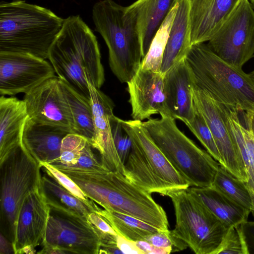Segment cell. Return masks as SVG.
<instances>
[{
  "label": "cell",
  "mask_w": 254,
  "mask_h": 254,
  "mask_svg": "<svg viewBox=\"0 0 254 254\" xmlns=\"http://www.w3.org/2000/svg\"><path fill=\"white\" fill-rule=\"evenodd\" d=\"M244 224L229 227L215 254H249L248 245L244 230Z\"/></svg>",
  "instance_id": "cell-33"
},
{
  "label": "cell",
  "mask_w": 254,
  "mask_h": 254,
  "mask_svg": "<svg viewBox=\"0 0 254 254\" xmlns=\"http://www.w3.org/2000/svg\"><path fill=\"white\" fill-rule=\"evenodd\" d=\"M192 96L195 107L203 116L213 136L221 157V166L246 184L248 177L245 167L228 129L219 103L203 91L193 86Z\"/></svg>",
  "instance_id": "cell-13"
},
{
  "label": "cell",
  "mask_w": 254,
  "mask_h": 254,
  "mask_svg": "<svg viewBox=\"0 0 254 254\" xmlns=\"http://www.w3.org/2000/svg\"><path fill=\"white\" fill-rule=\"evenodd\" d=\"M192 76L186 58L165 74L166 104L171 116L186 124L193 119Z\"/></svg>",
  "instance_id": "cell-19"
},
{
  "label": "cell",
  "mask_w": 254,
  "mask_h": 254,
  "mask_svg": "<svg viewBox=\"0 0 254 254\" xmlns=\"http://www.w3.org/2000/svg\"><path fill=\"white\" fill-rule=\"evenodd\" d=\"M92 148L91 144L88 141L83 149L77 162L72 166L64 167L75 170L85 171H109L104 166L101 161L98 160L93 153Z\"/></svg>",
  "instance_id": "cell-38"
},
{
  "label": "cell",
  "mask_w": 254,
  "mask_h": 254,
  "mask_svg": "<svg viewBox=\"0 0 254 254\" xmlns=\"http://www.w3.org/2000/svg\"><path fill=\"white\" fill-rule=\"evenodd\" d=\"M114 142L119 156L125 164L132 147V140L124 128L121 119L114 115L111 121Z\"/></svg>",
  "instance_id": "cell-35"
},
{
  "label": "cell",
  "mask_w": 254,
  "mask_h": 254,
  "mask_svg": "<svg viewBox=\"0 0 254 254\" xmlns=\"http://www.w3.org/2000/svg\"><path fill=\"white\" fill-rule=\"evenodd\" d=\"M96 212L108 222L118 235L131 241L144 240L147 236L161 231L127 214L101 208Z\"/></svg>",
  "instance_id": "cell-29"
},
{
  "label": "cell",
  "mask_w": 254,
  "mask_h": 254,
  "mask_svg": "<svg viewBox=\"0 0 254 254\" xmlns=\"http://www.w3.org/2000/svg\"><path fill=\"white\" fill-rule=\"evenodd\" d=\"M48 59L57 76L88 100L87 81L98 89L104 83V69L97 38L79 15L64 19Z\"/></svg>",
  "instance_id": "cell-1"
},
{
  "label": "cell",
  "mask_w": 254,
  "mask_h": 254,
  "mask_svg": "<svg viewBox=\"0 0 254 254\" xmlns=\"http://www.w3.org/2000/svg\"><path fill=\"white\" fill-rule=\"evenodd\" d=\"M135 243L144 254H169L171 253L167 249L156 247L145 240H139Z\"/></svg>",
  "instance_id": "cell-41"
},
{
  "label": "cell",
  "mask_w": 254,
  "mask_h": 254,
  "mask_svg": "<svg viewBox=\"0 0 254 254\" xmlns=\"http://www.w3.org/2000/svg\"><path fill=\"white\" fill-rule=\"evenodd\" d=\"M64 19L51 10L22 0L0 4V53L48 59Z\"/></svg>",
  "instance_id": "cell-3"
},
{
  "label": "cell",
  "mask_w": 254,
  "mask_h": 254,
  "mask_svg": "<svg viewBox=\"0 0 254 254\" xmlns=\"http://www.w3.org/2000/svg\"><path fill=\"white\" fill-rule=\"evenodd\" d=\"M51 63L30 55L0 53V95L29 92L56 76Z\"/></svg>",
  "instance_id": "cell-11"
},
{
  "label": "cell",
  "mask_w": 254,
  "mask_h": 254,
  "mask_svg": "<svg viewBox=\"0 0 254 254\" xmlns=\"http://www.w3.org/2000/svg\"><path fill=\"white\" fill-rule=\"evenodd\" d=\"M190 11V0H179L163 55V74L185 59L191 48Z\"/></svg>",
  "instance_id": "cell-23"
},
{
  "label": "cell",
  "mask_w": 254,
  "mask_h": 254,
  "mask_svg": "<svg viewBox=\"0 0 254 254\" xmlns=\"http://www.w3.org/2000/svg\"><path fill=\"white\" fill-rule=\"evenodd\" d=\"M69 132L58 126L27 118L21 135V145L40 164L56 166L60 163L64 138Z\"/></svg>",
  "instance_id": "cell-18"
},
{
  "label": "cell",
  "mask_w": 254,
  "mask_h": 254,
  "mask_svg": "<svg viewBox=\"0 0 254 254\" xmlns=\"http://www.w3.org/2000/svg\"><path fill=\"white\" fill-rule=\"evenodd\" d=\"M87 219L95 229L99 238L106 234L118 235L110 224L96 212L90 213Z\"/></svg>",
  "instance_id": "cell-39"
},
{
  "label": "cell",
  "mask_w": 254,
  "mask_h": 254,
  "mask_svg": "<svg viewBox=\"0 0 254 254\" xmlns=\"http://www.w3.org/2000/svg\"><path fill=\"white\" fill-rule=\"evenodd\" d=\"M121 122L131 140L139 148L156 175L171 191L190 187L166 159L143 127L142 121L121 119Z\"/></svg>",
  "instance_id": "cell-17"
},
{
  "label": "cell",
  "mask_w": 254,
  "mask_h": 254,
  "mask_svg": "<svg viewBox=\"0 0 254 254\" xmlns=\"http://www.w3.org/2000/svg\"><path fill=\"white\" fill-rule=\"evenodd\" d=\"M35 247L32 245L27 246L24 247L22 249H21L18 253L17 254H33L37 253L36 250L35 249Z\"/></svg>",
  "instance_id": "cell-45"
},
{
  "label": "cell",
  "mask_w": 254,
  "mask_h": 254,
  "mask_svg": "<svg viewBox=\"0 0 254 254\" xmlns=\"http://www.w3.org/2000/svg\"><path fill=\"white\" fill-rule=\"evenodd\" d=\"M43 248L42 250L37 252V254H65L66 253L57 247H53L49 245H42Z\"/></svg>",
  "instance_id": "cell-44"
},
{
  "label": "cell",
  "mask_w": 254,
  "mask_h": 254,
  "mask_svg": "<svg viewBox=\"0 0 254 254\" xmlns=\"http://www.w3.org/2000/svg\"><path fill=\"white\" fill-rule=\"evenodd\" d=\"M124 176L130 182L151 193L156 192L167 196L171 191L156 175L139 148L133 142L132 149L124 164Z\"/></svg>",
  "instance_id": "cell-27"
},
{
  "label": "cell",
  "mask_w": 254,
  "mask_h": 254,
  "mask_svg": "<svg viewBox=\"0 0 254 254\" xmlns=\"http://www.w3.org/2000/svg\"><path fill=\"white\" fill-rule=\"evenodd\" d=\"M167 196L175 211L173 235L196 254H215L229 227L194 198L188 188L171 191Z\"/></svg>",
  "instance_id": "cell-8"
},
{
  "label": "cell",
  "mask_w": 254,
  "mask_h": 254,
  "mask_svg": "<svg viewBox=\"0 0 254 254\" xmlns=\"http://www.w3.org/2000/svg\"><path fill=\"white\" fill-rule=\"evenodd\" d=\"M87 83L94 125V138L91 146L99 152L101 161L105 167L124 176V164L116 148L112 133L111 121L114 115V103L100 89L88 81Z\"/></svg>",
  "instance_id": "cell-15"
},
{
  "label": "cell",
  "mask_w": 254,
  "mask_h": 254,
  "mask_svg": "<svg viewBox=\"0 0 254 254\" xmlns=\"http://www.w3.org/2000/svg\"><path fill=\"white\" fill-rule=\"evenodd\" d=\"M87 140L72 133H68L63 139L61 148L60 163L55 166L71 167L78 161Z\"/></svg>",
  "instance_id": "cell-34"
},
{
  "label": "cell",
  "mask_w": 254,
  "mask_h": 254,
  "mask_svg": "<svg viewBox=\"0 0 254 254\" xmlns=\"http://www.w3.org/2000/svg\"><path fill=\"white\" fill-rule=\"evenodd\" d=\"M95 29L109 52L110 67L121 83H127L140 67L142 46L136 21L124 6L113 0H102L92 8Z\"/></svg>",
  "instance_id": "cell-5"
},
{
  "label": "cell",
  "mask_w": 254,
  "mask_h": 254,
  "mask_svg": "<svg viewBox=\"0 0 254 254\" xmlns=\"http://www.w3.org/2000/svg\"><path fill=\"white\" fill-rule=\"evenodd\" d=\"M244 115L245 124L254 136V110L244 112Z\"/></svg>",
  "instance_id": "cell-43"
},
{
  "label": "cell",
  "mask_w": 254,
  "mask_h": 254,
  "mask_svg": "<svg viewBox=\"0 0 254 254\" xmlns=\"http://www.w3.org/2000/svg\"><path fill=\"white\" fill-rule=\"evenodd\" d=\"M195 108L193 119L185 125L199 140L210 155L220 165H222L221 157L212 132L201 113L195 106Z\"/></svg>",
  "instance_id": "cell-32"
},
{
  "label": "cell",
  "mask_w": 254,
  "mask_h": 254,
  "mask_svg": "<svg viewBox=\"0 0 254 254\" xmlns=\"http://www.w3.org/2000/svg\"><path fill=\"white\" fill-rule=\"evenodd\" d=\"M161 117L142 125L166 159L190 187H212L220 164L182 132L174 118Z\"/></svg>",
  "instance_id": "cell-6"
},
{
  "label": "cell",
  "mask_w": 254,
  "mask_h": 254,
  "mask_svg": "<svg viewBox=\"0 0 254 254\" xmlns=\"http://www.w3.org/2000/svg\"><path fill=\"white\" fill-rule=\"evenodd\" d=\"M178 4L179 1L173 6L152 40L149 50L141 62V67L143 69L161 72L164 51Z\"/></svg>",
  "instance_id": "cell-31"
},
{
  "label": "cell",
  "mask_w": 254,
  "mask_h": 254,
  "mask_svg": "<svg viewBox=\"0 0 254 254\" xmlns=\"http://www.w3.org/2000/svg\"><path fill=\"white\" fill-rule=\"evenodd\" d=\"M50 207L40 187L30 192L19 209L13 246L15 254L24 247H36L45 236Z\"/></svg>",
  "instance_id": "cell-16"
},
{
  "label": "cell",
  "mask_w": 254,
  "mask_h": 254,
  "mask_svg": "<svg viewBox=\"0 0 254 254\" xmlns=\"http://www.w3.org/2000/svg\"><path fill=\"white\" fill-rule=\"evenodd\" d=\"M41 169L55 178L62 186L80 199L89 203H94L86 196L80 187L70 178L56 167L47 163L40 164Z\"/></svg>",
  "instance_id": "cell-37"
},
{
  "label": "cell",
  "mask_w": 254,
  "mask_h": 254,
  "mask_svg": "<svg viewBox=\"0 0 254 254\" xmlns=\"http://www.w3.org/2000/svg\"><path fill=\"white\" fill-rule=\"evenodd\" d=\"M70 178L87 197L107 210L130 215L161 231L169 230L165 211L151 193L110 171H79L55 167Z\"/></svg>",
  "instance_id": "cell-2"
},
{
  "label": "cell",
  "mask_w": 254,
  "mask_h": 254,
  "mask_svg": "<svg viewBox=\"0 0 254 254\" xmlns=\"http://www.w3.org/2000/svg\"><path fill=\"white\" fill-rule=\"evenodd\" d=\"M212 187L251 212L252 195L245 184L220 165Z\"/></svg>",
  "instance_id": "cell-30"
},
{
  "label": "cell",
  "mask_w": 254,
  "mask_h": 254,
  "mask_svg": "<svg viewBox=\"0 0 254 254\" xmlns=\"http://www.w3.org/2000/svg\"><path fill=\"white\" fill-rule=\"evenodd\" d=\"M23 100L29 118L72 132L71 113L62 81L57 76L46 80L24 94Z\"/></svg>",
  "instance_id": "cell-12"
},
{
  "label": "cell",
  "mask_w": 254,
  "mask_h": 254,
  "mask_svg": "<svg viewBox=\"0 0 254 254\" xmlns=\"http://www.w3.org/2000/svg\"><path fill=\"white\" fill-rule=\"evenodd\" d=\"M118 248L126 254H144L143 252L136 246L135 241L128 240L119 235L116 237Z\"/></svg>",
  "instance_id": "cell-40"
},
{
  "label": "cell",
  "mask_w": 254,
  "mask_h": 254,
  "mask_svg": "<svg viewBox=\"0 0 254 254\" xmlns=\"http://www.w3.org/2000/svg\"><path fill=\"white\" fill-rule=\"evenodd\" d=\"M61 81L72 115V133L85 137L91 145L94 138V125L90 100Z\"/></svg>",
  "instance_id": "cell-28"
},
{
  "label": "cell",
  "mask_w": 254,
  "mask_h": 254,
  "mask_svg": "<svg viewBox=\"0 0 254 254\" xmlns=\"http://www.w3.org/2000/svg\"><path fill=\"white\" fill-rule=\"evenodd\" d=\"M186 60L193 87L220 104L241 111L254 110V81L250 73L221 59L204 43L192 45Z\"/></svg>",
  "instance_id": "cell-4"
},
{
  "label": "cell",
  "mask_w": 254,
  "mask_h": 254,
  "mask_svg": "<svg viewBox=\"0 0 254 254\" xmlns=\"http://www.w3.org/2000/svg\"><path fill=\"white\" fill-rule=\"evenodd\" d=\"M41 169L22 145L0 163V233L12 244L19 209L26 196L40 187Z\"/></svg>",
  "instance_id": "cell-7"
},
{
  "label": "cell",
  "mask_w": 254,
  "mask_h": 254,
  "mask_svg": "<svg viewBox=\"0 0 254 254\" xmlns=\"http://www.w3.org/2000/svg\"><path fill=\"white\" fill-rule=\"evenodd\" d=\"M179 0H137L127 6L134 18L139 34L143 59L152 40Z\"/></svg>",
  "instance_id": "cell-22"
},
{
  "label": "cell",
  "mask_w": 254,
  "mask_h": 254,
  "mask_svg": "<svg viewBox=\"0 0 254 254\" xmlns=\"http://www.w3.org/2000/svg\"><path fill=\"white\" fill-rule=\"evenodd\" d=\"M253 8H254V0H249Z\"/></svg>",
  "instance_id": "cell-47"
},
{
  "label": "cell",
  "mask_w": 254,
  "mask_h": 254,
  "mask_svg": "<svg viewBox=\"0 0 254 254\" xmlns=\"http://www.w3.org/2000/svg\"><path fill=\"white\" fill-rule=\"evenodd\" d=\"M127 85L132 120L142 121L155 114L171 116L166 104L165 74L140 65Z\"/></svg>",
  "instance_id": "cell-14"
},
{
  "label": "cell",
  "mask_w": 254,
  "mask_h": 254,
  "mask_svg": "<svg viewBox=\"0 0 254 254\" xmlns=\"http://www.w3.org/2000/svg\"><path fill=\"white\" fill-rule=\"evenodd\" d=\"M28 118L23 100L0 96V163L21 145V135Z\"/></svg>",
  "instance_id": "cell-21"
},
{
  "label": "cell",
  "mask_w": 254,
  "mask_h": 254,
  "mask_svg": "<svg viewBox=\"0 0 254 254\" xmlns=\"http://www.w3.org/2000/svg\"><path fill=\"white\" fill-rule=\"evenodd\" d=\"M49 207L42 245L59 248L66 254H99L100 238L87 219Z\"/></svg>",
  "instance_id": "cell-10"
},
{
  "label": "cell",
  "mask_w": 254,
  "mask_h": 254,
  "mask_svg": "<svg viewBox=\"0 0 254 254\" xmlns=\"http://www.w3.org/2000/svg\"><path fill=\"white\" fill-rule=\"evenodd\" d=\"M218 57L239 68L254 57V9L242 0L207 44Z\"/></svg>",
  "instance_id": "cell-9"
},
{
  "label": "cell",
  "mask_w": 254,
  "mask_h": 254,
  "mask_svg": "<svg viewBox=\"0 0 254 254\" xmlns=\"http://www.w3.org/2000/svg\"><path fill=\"white\" fill-rule=\"evenodd\" d=\"M40 189L50 206L83 218L87 219L90 213L100 208L95 202L89 203L76 196L45 172L41 176Z\"/></svg>",
  "instance_id": "cell-26"
},
{
  "label": "cell",
  "mask_w": 254,
  "mask_h": 254,
  "mask_svg": "<svg viewBox=\"0 0 254 254\" xmlns=\"http://www.w3.org/2000/svg\"><path fill=\"white\" fill-rule=\"evenodd\" d=\"M144 240L153 246L167 249L171 253L186 249L188 246L182 240L174 236L171 231H159L147 236Z\"/></svg>",
  "instance_id": "cell-36"
},
{
  "label": "cell",
  "mask_w": 254,
  "mask_h": 254,
  "mask_svg": "<svg viewBox=\"0 0 254 254\" xmlns=\"http://www.w3.org/2000/svg\"><path fill=\"white\" fill-rule=\"evenodd\" d=\"M252 78H253V79L254 80V70L253 71H252L251 73H250Z\"/></svg>",
  "instance_id": "cell-46"
},
{
  "label": "cell",
  "mask_w": 254,
  "mask_h": 254,
  "mask_svg": "<svg viewBox=\"0 0 254 254\" xmlns=\"http://www.w3.org/2000/svg\"><path fill=\"white\" fill-rule=\"evenodd\" d=\"M242 0H190V42H208Z\"/></svg>",
  "instance_id": "cell-20"
},
{
  "label": "cell",
  "mask_w": 254,
  "mask_h": 254,
  "mask_svg": "<svg viewBox=\"0 0 254 254\" xmlns=\"http://www.w3.org/2000/svg\"><path fill=\"white\" fill-rule=\"evenodd\" d=\"M190 194L228 227L245 224L251 211L212 187L188 188Z\"/></svg>",
  "instance_id": "cell-24"
},
{
  "label": "cell",
  "mask_w": 254,
  "mask_h": 254,
  "mask_svg": "<svg viewBox=\"0 0 254 254\" xmlns=\"http://www.w3.org/2000/svg\"><path fill=\"white\" fill-rule=\"evenodd\" d=\"M14 254L13 244L0 233V254Z\"/></svg>",
  "instance_id": "cell-42"
},
{
  "label": "cell",
  "mask_w": 254,
  "mask_h": 254,
  "mask_svg": "<svg viewBox=\"0 0 254 254\" xmlns=\"http://www.w3.org/2000/svg\"><path fill=\"white\" fill-rule=\"evenodd\" d=\"M220 105L228 129L245 167L248 177L245 185L252 195H254V136L241 121L240 111L225 105Z\"/></svg>",
  "instance_id": "cell-25"
}]
</instances>
